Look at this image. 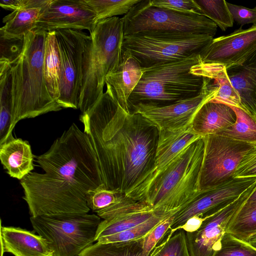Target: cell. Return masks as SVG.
Segmentation results:
<instances>
[{"label":"cell","mask_w":256,"mask_h":256,"mask_svg":"<svg viewBox=\"0 0 256 256\" xmlns=\"http://www.w3.org/2000/svg\"><path fill=\"white\" fill-rule=\"evenodd\" d=\"M212 256H256V249L248 242L226 232L221 240L220 249Z\"/></svg>","instance_id":"cell-34"},{"label":"cell","mask_w":256,"mask_h":256,"mask_svg":"<svg viewBox=\"0 0 256 256\" xmlns=\"http://www.w3.org/2000/svg\"><path fill=\"white\" fill-rule=\"evenodd\" d=\"M166 236L158 244V245L156 246L149 256H190L184 230H178L172 235L168 232Z\"/></svg>","instance_id":"cell-32"},{"label":"cell","mask_w":256,"mask_h":256,"mask_svg":"<svg viewBox=\"0 0 256 256\" xmlns=\"http://www.w3.org/2000/svg\"><path fill=\"white\" fill-rule=\"evenodd\" d=\"M143 74V68L130 51L122 48V58L118 65L106 77V88L111 90L120 106L130 112L128 98Z\"/></svg>","instance_id":"cell-18"},{"label":"cell","mask_w":256,"mask_h":256,"mask_svg":"<svg viewBox=\"0 0 256 256\" xmlns=\"http://www.w3.org/2000/svg\"><path fill=\"white\" fill-rule=\"evenodd\" d=\"M256 188V182L233 202L204 218L196 230L186 232L190 256H212L220 249L230 224Z\"/></svg>","instance_id":"cell-14"},{"label":"cell","mask_w":256,"mask_h":256,"mask_svg":"<svg viewBox=\"0 0 256 256\" xmlns=\"http://www.w3.org/2000/svg\"><path fill=\"white\" fill-rule=\"evenodd\" d=\"M203 220V218L199 216H194L190 218L180 229L186 232H194L200 226Z\"/></svg>","instance_id":"cell-42"},{"label":"cell","mask_w":256,"mask_h":256,"mask_svg":"<svg viewBox=\"0 0 256 256\" xmlns=\"http://www.w3.org/2000/svg\"><path fill=\"white\" fill-rule=\"evenodd\" d=\"M124 194L107 189L103 184L88 192L87 204L93 212L104 208L118 202Z\"/></svg>","instance_id":"cell-35"},{"label":"cell","mask_w":256,"mask_h":256,"mask_svg":"<svg viewBox=\"0 0 256 256\" xmlns=\"http://www.w3.org/2000/svg\"><path fill=\"white\" fill-rule=\"evenodd\" d=\"M213 38L206 34L145 31L124 36L122 48L130 51L144 68L200 54Z\"/></svg>","instance_id":"cell-7"},{"label":"cell","mask_w":256,"mask_h":256,"mask_svg":"<svg viewBox=\"0 0 256 256\" xmlns=\"http://www.w3.org/2000/svg\"><path fill=\"white\" fill-rule=\"evenodd\" d=\"M53 256H55L54 255Z\"/></svg>","instance_id":"cell-45"},{"label":"cell","mask_w":256,"mask_h":256,"mask_svg":"<svg viewBox=\"0 0 256 256\" xmlns=\"http://www.w3.org/2000/svg\"><path fill=\"white\" fill-rule=\"evenodd\" d=\"M226 232L246 242L256 233V201L244 204L230 224Z\"/></svg>","instance_id":"cell-30"},{"label":"cell","mask_w":256,"mask_h":256,"mask_svg":"<svg viewBox=\"0 0 256 256\" xmlns=\"http://www.w3.org/2000/svg\"><path fill=\"white\" fill-rule=\"evenodd\" d=\"M80 120L107 189L126 195L152 174L159 128L142 114L126 112L108 88Z\"/></svg>","instance_id":"cell-1"},{"label":"cell","mask_w":256,"mask_h":256,"mask_svg":"<svg viewBox=\"0 0 256 256\" xmlns=\"http://www.w3.org/2000/svg\"><path fill=\"white\" fill-rule=\"evenodd\" d=\"M0 160L12 178L22 180L34 170V156L28 142L14 138L0 146Z\"/></svg>","instance_id":"cell-23"},{"label":"cell","mask_w":256,"mask_h":256,"mask_svg":"<svg viewBox=\"0 0 256 256\" xmlns=\"http://www.w3.org/2000/svg\"><path fill=\"white\" fill-rule=\"evenodd\" d=\"M122 18L124 36L145 31L162 30L214 37L218 27L205 16L152 6L150 0H141Z\"/></svg>","instance_id":"cell-9"},{"label":"cell","mask_w":256,"mask_h":256,"mask_svg":"<svg viewBox=\"0 0 256 256\" xmlns=\"http://www.w3.org/2000/svg\"><path fill=\"white\" fill-rule=\"evenodd\" d=\"M152 6L184 14L203 16L200 7L195 0H150Z\"/></svg>","instance_id":"cell-37"},{"label":"cell","mask_w":256,"mask_h":256,"mask_svg":"<svg viewBox=\"0 0 256 256\" xmlns=\"http://www.w3.org/2000/svg\"><path fill=\"white\" fill-rule=\"evenodd\" d=\"M162 210L165 209L154 208L144 202L125 196L112 208L109 218L102 220L95 240L136 226Z\"/></svg>","instance_id":"cell-17"},{"label":"cell","mask_w":256,"mask_h":256,"mask_svg":"<svg viewBox=\"0 0 256 256\" xmlns=\"http://www.w3.org/2000/svg\"><path fill=\"white\" fill-rule=\"evenodd\" d=\"M179 210H162L145 222L127 230L99 238L97 242H116L142 239L148 235L156 226L172 216Z\"/></svg>","instance_id":"cell-28"},{"label":"cell","mask_w":256,"mask_h":256,"mask_svg":"<svg viewBox=\"0 0 256 256\" xmlns=\"http://www.w3.org/2000/svg\"><path fill=\"white\" fill-rule=\"evenodd\" d=\"M90 36L84 55L79 98L82 113L103 94L106 75L121 60L124 21L118 16L100 21Z\"/></svg>","instance_id":"cell-5"},{"label":"cell","mask_w":256,"mask_h":256,"mask_svg":"<svg viewBox=\"0 0 256 256\" xmlns=\"http://www.w3.org/2000/svg\"><path fill=\"white\" fill-rule=\"evenodd\" d=\"M256 54V24L213 38L199 54L200 62L214 67L243 65Z\"/></svg>","instance_id":"cell-15"},{"label":"cell","mask_w":256,"mask_h":256,"mask_svg":"<svg viewBox=\"0 0 256 256\" xmlns=\"http://www.w3.org/2000/svg\"><path fill=\"white\" fill-rule=\"evenodd\" d=\"M200 61V54H194L143 68L142 78L128 100L130 112L138 104L162 106L198 96L206 78L192 74L190 70Z\"/></svg>","instance_id":"cell-4"},{"label":"cell","mask_w":256,"mask_h":256,"mask_svg":"<svg viewBox=\"0 0 256 256\" xmlns=\"http://www.w3.org/2000/svg\"><path fill=\"white\" fill-rule=\"evenodd\" d=\"M36 232L48 242L55 256H78L96 241L101 218L96 214H60L31 216Z\"/></svg>","instance_id":"cell-8"},{"label":"cell","mask_w":256,"mask_h":256,"mask_svg":"<svg viewBox=\"0 0 256 256\" xmlns=\"http://www.w3.org/2000/svg\"><path fill=\"white\" fill-rule=\"evenodd\" d=\"M159 130L154 168L147 179L162 170L184 150L201 137L192 130L191 126L178 131Z\"/></svg>","instance_id":"cell-21"},{"label":"cell","mask_w":256,"mask_h":256,"mask_svg":"<svg viewBox=\"0 0 256 256\" xmlns=\"http://www.w3.org/2000/svg\"><path fill=\"white\" fill-rule=\"evenodd\" d=\"M230 106L236 114V122L216 134L256 145V116L241 108Z\"/></svg>","instance_id":"cell-29"},{"label":"cell","mask_w":256,"mask_h":256,"mask_svg":"<svg viewBox=\"0 0 256 256\" xmlns=\"http://www.w3.org/2000/svg\"><path fill=\"white\" fill-rule=\"evenodd\" d=\"M227 5L234 21L240 27L249 24H256V6L250 8L228 2Z\"/></svg>","instance_id":"cell-39"},{"label":"cell","mask_w":256,"mask_h":256,"mask_svg":"<svg viewBox=\"0 0 256 256\" xmlns=\"http://www.w3.org/2000/svg\"><path fill=\"white\" fill-rule=\"evenodd\" d=\"M2 245L14 256H53L54 251L42 236L18 227L1 226Z\"/></svg>","instance_id":"cell-19"},{"label":"cell","mask_w":256,"mask_h":256,"mask_svg":"<svg viewBox=\"0 0 256 256\" xmlns=\"http://www.w3.org/2000/svg\"><path fill=\"white\" fill-rule=\"evenodd\" d=\"M96 24V14L85 0H50L42 8L34 29L86 30L91 33Z\"/></svg>","instance_id":"cell-16"},{"label":"cell","mask_w":256,"mask_h":256,"mask_svg":"<svg viewBox=\"0 0 256 256\" xmlns=\"http://www.w3.org/2000/svg\"><path fill=\"white\" fill-rule=\"evenodd\" d=\"M0 146L14 138L10 65L0 66Z\"/></svg>","instance_id":"cell-24"},{"label":"cell","mask_w":256,"mask_h":256,"mask_svg":"<svg viewBox=\"0 0 256 256\" xmlns=\"http://www.w3.org/2000/svg\"><path fill=\"white\" fill-rule=\"evenodd\" d=\"M60 56L55 32H48L44 60L45 82L51 96L56 102L60 97Z\"/></svg>","instance_id":"cell-25"},{"label":"cell","mask_w":256,"mask_h":256,"mask_svg":"<svg viewBox=\"0 0 256 256\" xmlns=\"http://www.w3.org/2000/svg\"><path fill=\"white\" fill-rule=\"evenodd\" d=\"M42 9L26 8L12 12L2 18L5 24L0 29V35L9 38H24L34 29Z\"/></svg>","instance_id":"cell-26"},{"label":"cell","mask_w":256,"mask_h":256,"mask_svg":"<svg viewBox=\"0 0 256 256\" xmlns=\"http://www.w3.org/2000/svg\"><path fill=\"white\" fill-rule=\"evenodd\" d=\"M207 78L202 90L198 96L172 104L158 106L138 104L134 106L130 112H138L154 124L160 130L178 131L191 126L198 111L206 102L214 98L218 86L212 84Z\"/></svg>","instance_id":"cell-13"},{"label":"cell","mask_w":256,"mask_h":256,"mask_svg":"<svg viewBox=\"0 0 256 256\" xmlns=\"http://www.w3.org/2000/svg\"><path fill=\"white\" fill-rule=\"evenodd\" d=\"M256 182V177L235 178L222 185L200 193L173 216L168 230L172 235L194 216L204 219L228 206Z\"/></svg>","instance_id":"cell-12"},{"label":"cell","mask_w":256,"mask_h":256,"mask_svg":"<svg viewBox=\"0 0 256 256\" xmlns=\"http://www.w3.org/2000/svg\"><path fill=\"white\" fill-rule=\"evenodd\" d=\"M249 177H256V146L244 156L234 174V178Z\"/></svg>","instance_id":"cell-40"},{"label":"cell","mask_w":256,"mask_h":256,"mask_svg":"<svg viewBox=\"0 0 256 256\" xmlns=\"http://www.w3.org/2000/svg\"><path fill=\"white\" fill-rule=\"evenodd\" d=\"M200 7L204 16L214 22L225 31L233 26L234 20L224 0H194Z\"/></svg>","instance_id":"cell-33"},{"label":"cell","mask_w":256,"mask_h":256,"mask_svg":"<svg viewBox=\"0 0 256 256\" xmlns=\"http://www.w3.org/2000/svg\"><path fill=\"white\" fill-rule=\"evenodd\" d=\"M204 152V140L201 136L125 196L156 209H180L200 192L198 182Z\"/></svg>","instance_id":"cell-2"},{"label":"cell","mask_w":256,"mask_h":256,"mask_svg":"<svg viewBox=\"0 0 256 256\" xmlns=\"http://www.w3.org/2000/svg\"><path fill=\"white\" fill-rule=\"evenodd\" d=\"M143 248V238L122 242H96L84 250L78 256H149Z\"/></svg>","instance_id":"cell-27"},{"label":"cell","mask_w":256,"mask_h":256,"mask_svg":"<svg viewBox=\"0 0 256 256\" xmlns=\"http://www.w3.org/2000/svg\"><path fill=\"white\" fill-rule=\"evenodd\" d=\"M0 64H10L22 53L24 38H9L2 35H0Z\"/></svg>","instance_id":"cell-36"},{"label":"cell","mask_w":256,"mask_h":256,"mask_svg":"<svg viewBox=\"0 0 256 256\" xmlns=\"http://www.w3.org/2000/svg\"><path fill=\"white\" fill-rule=\"evenodd\" d=\"M204 152L198 188L204 192L232 180L244 156L254 146L218 134L204 137Z\"/></svg>","instance_id":"cell-10"},{"label":"cell","mask_w":256,"mask_h":256,"mask_svg":"<svg viewBox=\"0 0 256 256\" xmlns=\"http://www.w3.org/2000/svg\"><path fill=\"white\" fill-rule=\"evenodd\" d=\"M246 111L256 116V54L243 65L226 69Z\"/></svg>","instance_id":"cell-22"},{"label":"cell","mask_w":256,"mask_h":256,"mask_svg":"<svg viewBox=\"0 0 256 256\" xmlns=\"http://www.w3.org/2000/svg\"><path fill=\"white\" fill-rule=\"evenodd\" d=\"M256 201V188L250 194L246 203H250Z\"/></svg>","instance_id":"cell-44"},{"label":"cell","mask_w":256,"mask_h":256,"mask_svg":"<svg viewBox=\"0 0 256 256\" xmlns=\"http://www.w3.org/2000/svg\"><path fill=\"white\" fill-rule=\"evenodd\" d=\"M61 61L60 97L62 108H78L84 55L90 36L82 30H55Z\"/></svg>","instance_id":"cell-11"},{"label":"cell","mask_w":256,"mask_h":256,"mask_svg":"<svg viewBox=\"0 0 256 256\" xmlns=\"http://www.w3.org/2000/svg\"><path fill=\"white\" fill-rule=\"evenodd\" d=\"M140 0H85V2L94 10L98 23L100 21L117 16H124Z\"/></svg>","instance_id":"cell-31"},{"label":"cell","mask_w":256,"mask_h":256,"mask_svg":"<svg viewBox=\"0 0 256 256\" xmlns=\"http://www.w3.org/2000/svg\"><path fill=\"white\" fill-rule=\"evenodd\" d=\"M20 184L32 216L88 213V193L97 188L70 174L57 172H31Z\"/></svg>","instance_id":"cell-6"},{"label":"cell","mask_w":256,"mask_h":256,"mask_svg":"<svg viewBox=\"0 0 256 256\" xmlns=\"http://www.w3.org/2000/svg\"><path fill=\"white\" fill-rule=\"evenodd\" d=\"M50 2V0H1L0 6L13 12L26 8H43Z\"/></svg>","instance_id":"cell-41"},{"label":"cell","mask_w":256,"mask_h":256,"mask_svg":"<svg viewBox=\"0 0 256 256\" xmlns=\"http://www.w3.org/2000/svg\"><path fill=\"white\" fill-rule=\"evenodd\" d=\"M247 242L250 246L256 249V233L252 235Z\"/></svg>","instance_id":"cell-43"},{"label":"cell","mask_w":256,"mask_h":256,"mask_svg":"<svg viewBox=\"0 0 256 256\" xmlns=\"http://www.w3.org/2000/svg\"><path fill=\"white\" fill-rule=\"evenodd\" d=\"M173 216L161 222L143 238V248L144 251L150 253L164 238L170 229Z\"/></svg>","instance_id":"cell-38"},{"label":"cell","mask_w":256,"mask_h":256,"mask_svg":"<svg viewBox=\"0 0 256 256\" xmlns=\"http://www.w3.org/2000/svg\"><path fill=\"white\" fill-rule=\"evenodd\" d=\"M236 120V114L230 106L208 101L196 113L191 128L197 134L204 137L216 134L231 126Z\"/></svg>","instance_id":"cell-20"},{"label":"cell","mask_w":256,"mask_h":256,"mask_svg":"<svg viewBox=\"0 0 256 256\" xmlns=\"http://www.w3.org/2000/svg\"><path fill=\"white\" fill-rule=\"evenodd\" d=\"M47 34L34 29L26 34L22 53L10 64L14 127L22 120L62 108L50 95L45 82L44 60Z\"/></svg>","instance_id":"cell-3"}]
</instances>
